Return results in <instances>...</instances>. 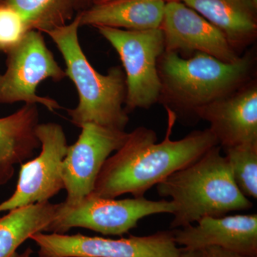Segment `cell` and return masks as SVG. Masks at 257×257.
<instances>
[{
	"instance_id": "13",
	"label": "cell",
	"mask_w": 257,
	"mask_h": 257,
	"mask_svg": "<svg viewBox=\"0 0 257 257\" xmlns=\"http://www.w3.org/2000/svg\"><path fill=\"white\" fill-rule=\"evenodd\" d=\"M178 246H219L243 256L257 257V214L207 216L197 224L172 229Z\"/></svg>"
},
{
	"instance_id": "20",
	"label": "cell",
	"mask_w": 257,
	"mask_h": 257,
	"mask_svg": "<svg viewBox=\"0 0 257 257\" xmlns=\"http://www.w3.org/2000/svg\"><path fill=\"white\" fill-rule=\"evenodd\" d=\"M29 31L23 19L5 2L0 1V52H9Z\"/></svg>"
},
{
	"instance_id": "9",
	"label": "cell",
	"mask_w": 257,
	"mask_h": 257,
	"mask_svg": "<svg viewBox=\"0 0 257 257\" xmlns=\"http://www.w3.org/2000/svg\"><path fill=\"white\" fill-rule=\"evenodd\" d=\"M36 134L41 152L22 164L16 189L0 204V213L48 202L64 189L62 165L68 145L63 128L57 123H42L37 125Z\"/></svg>"
},
{
	"instance_id": "1",
	"label": "cell",
	"mask_w": 257,
	"mask_h": 257,
	"mask_svg": "<svg viewBox=\"0 0 257 257\" xmlns=\"http://www.w3.org/2000/svg\"><path fill=\"white\" fill-rule=\"evenodd\" d=\"M167 111L168 126L165 140L157 143V133L145 126L128 133L123 146L103 165L93 194L106 199H116L125 194L145 197L152 187L219 145L209 128L172 140L171 135L177 117L172 111Z\"/></svg>"
},
{
	"instance_id": "17",
	"label": "cell",
	"mask_w": 257,
	"mask_h": 257,
	"mask_svg": "<svg viewBox=\"0 0 257 257\" xmlns=\"http://www.w3.org/2000/svg\"><path fill=\"white\" fill-rule=\"evenodd\" d=\"M58 204L37 203L8 211L0 217V257H13L32 235L47 231L57 214Z\"/></svg>"
},
{
	"instance_id": "11",
	"label": "cell",
	"mask_w": 257,
	"mask_h": 257,
	"mask_svg": "<svg viewBox=\"0 0 257 257\" xmlns=\"http://www.w3.org/2000/svg\"><path fill=\"white\" fill-rule=\"evenodd\" d=\"M160 29L165 52L179 55L201 52L227 63L241 57L219 29L182 2L166 3Z\"/></svg>"
},
{
	"instance_id": "2",
	"label": "cell",
	"mask_w": 257,
	"mask_h": 257,
	"mask_svg": "<svg viewBox=\"0 0 257 257\" xmlns=\"http://www.w3.org/2000/svg\"><path fill=\"white\" fill-rule=\"evenodd\" d=\"M255 64L253 51L233 63L201 52L184 58L165 51L157 63L162 84L159 102L176 117L194 116L197 109L229 95L253 79Z\"/></svg>"
},
{
	"instance_id": "5",
	"label": "cell",
	"mask_w": 257,
	"mask_h": 257,
	"mask_svg": "<svg viewBox=\"0 0 257 257\" xmlns=\"http://www.w3.org/2000/svg\"><path fill=\"white\" fill-rule=\"evenodd\" d=\"M119 56L126 77V112L150 109L159 102L162 84L157 63L165 52V38L160 28L134 31L96 27Z\"/></svg>"
},
{
	"instance_id": "23",
	"label": "cell",
	"mask_w": 257,
	"mask_h": 257,
	"mask_svg": "<svg viewBox=\"0 0 257 257\" xmlns=\"http://www.w3.org/2000/svg\"><path fill=\"white\" fill-rule=\"evenodd\" d=\"M32 253H33V251H32V248H28L22 253L17 252L13 257H31Z\"/></svg>"
},
{
	"instance_id": "22",
	"label": "cell",
	"mask_w": 257,
	"mask_h": 257,
	"mask_svg": "<svg viewBox=\"0 0 257 257\" xmlns=\"http://www.w3.org/2000/svg\"><path fill=\"white\" fill-rule=\"evenodd\" d=\"M92 5V0H77V11L82 12Z\"/></svg>"
},
{
	"instance_id": "7",
	"label": "cell",
	"mask_w": 257,
	"mask_h": 257,
	"mask_svg": "<svg viewBox=\"0 0 257 257\" xmlns=\"http://www.w3.org/2000/svg\"><path fill=\"white\" fill-rule=\"evenodd\" d=\"M6 55L7 69L0 73V104L23 101L42 104L50 111L62 109L58 101L37 94V87L43 81L50 79L57 82L67 77L47 47L42 32L29 30Z\"/></svg>"
},
{
	"instance_id": "15",
	"label": "cell",
	"mask_w": 257,
	"mask_h": 257,
	"mask_svg": "<svg viewBox=\"0 0 257 257\" xmlns=\"http://www.w3.org/2000/svg\"><path fill=\"white\" fill-rule=\"evenodd\" d=\"M39 123L37 104H25L13 114L0 117V186L8 183L15 166L23 164L41 147L36 130Z\"/></svg>"
},
{
	"instance_id": "19",
	"label": "cell",
	"mask_w": 257,
	"mask_h": 257,
	"mask_svg": "<svg viewBox=\"0 0 257 257\" xmlns=\"http://www.w3.org/2000/svg\"><path fill=\"white\" fill-rule=\"evenodd\" d=\"M235 183L243 195L257 199V143L224 148Z\"/></svg>"
},
{
	"instance_id": "8",
	"label": "cell",
	"mask_w": 257,
	"mask_h": 257,
	"mask_svg": "<svg viewBox=\"0 0 257 257\" xmlns=\"http://www.w3.org/2000/svg\"><path fill=\"white\" fill-rule=\"evenodd\" d=\"M30 239L38 246L39 257H179L180 253L172 229L119 239L38 232Z\"/></svg>"
},
{
	"instance_id": "25",
	"label": "cell",
	"mask_w": 257,
	"mask_h": 257,
	"mask_svg": "<svg viewBox=\"0 0 257 257\" xmlns=\"http://www.w3.org/2000/svg\"><path fill=\"white\" fill-rule=\"evenodd\" d=\"M0 1H3V0H0Z\"/></svg>"
},
{
	"instance_id": "21",
	"label": "cell",
	"mask_w": 257,
	"mask_h": 257,
	"mask_svg": "<svg viewBox=\"0 0 257 257\" xmlns=\"http://www.w3.org/2000/svg\"><path fill=\"white\" fill-rule=\"evenodd\" d=\"M179 257H249L240 255L219 246L187 248L180 247Z\"/></svg>"
},
{
	"instance_id": "24",
	"label": "cell",
	"mask_w": 257,
	"mask_h": 257,
	"mask_svg": "<svg viewBox=\"0 0 257 257\" xmlns=\"http://www.w3.org/2000/svg\"><path fill=\"white\" fill-rule=\"evenodd\" d=\"M110 1V0H92V5L101 4V3H106V2ZM166 3L172 1H182V0H165Z\"/></svg>"
},
{
	"instance_id": "12",
	"label": "cell",
	"mask_w": 257,
	"mask_h": 257,
	"mask_svg": "<svg viewBox=\"0 0 257 257\" xmlns=\"http://www.w3.org/2000/svg\"><path fill=\"white\" fill-rule=\"evenodd\" d=\"M221 148L257 143V81L252 79L229 95L196 111Z\"/></svg>"
},
{
	"instance_id": "18",
	"label": "cell",
	"mask_w": 257,
	"mask_h": 257,
	"mask_svg": "<svg viewBox=\"0 0 257 257\" xmlns=\"http://www.w3.org/2000/svg\"><path fill=\"white\" fill-rule=\"evenodd\" d=\"M16 10L29 30L47 33L72 20L77 0H3Z\"/></svg>"
},
{
	"instance_id": "14",
	"label": "cell",
	"mask_w": 257,
	"mask_h": 257,
	"mask_svg": "<svg viewBox=\"0 0 257 257\" xmlns=\"http://www.w3.org/2000/svg\"><path fill=\"white\" fill-rule=\"evenodd\" d=\"M216 26L240 52L256 41L257 0H182Z\"/></svg>"
},
{
	"instance_id": "3",
	"label": "cell",
	"mask_w": 257,
	"mask_h": 257,
	"mask_svg": "<svg viewBox=\"0 0 257 257\" xmlns=\"http://www.w3.org/2000/svg\"><path fill=\"white\" fill-rule=\"evenodd\" d=\"M156 186L159 195L170 198L175 206L171 229L194 224L207 216H224L253 207L235 183L219 145Z\"/></svg>"
},
{
	"instance_id": "4",
	"label": "cell",
	"mask_w": 257,
	"mask_h": 257,
	"mask_svg": "<svg viewBox=\"0 0 257 257\" xmlns=\"http://www.w3.org/2000/svg\"><path fill=\"white\" fill-rule=\"evenodd\" d=\"M80 27L77 14L70 23L46 33L62 54L67 77L78 92V105L67 109L70 121L78 127L91 122L124 130L130 117L124 106L126 95L124 69L115 66L106 74L99 73L91 65L79 43Z\"/></svg>"
},
{
	"instance_id": "16",
	"label": "cell",
	"mask_w": 257,
	"mask_h": 257,
	"mask_svg": "<svg viewBox=\"0 0 257 257\" xmlns=\"http://www.w3.org/2000/svg\"><path fill=\"white\" fill-rule=\"evenodd\" d=\"M165 0H110L79 12L80 26L142 31L160 28Z\"/></svg>"
},
{
	"instance_id": "10",
	"label": "cell",
	"mask_w": 257,
	"mask_h": 257,
	"mask_svg": "<svg viewBox=\"0 0 257 257\" xmlns=\"http://www.w3.org/2000/svg\"><path fill=\"white\" fill-rule=\"evenodd\" d=\"M74 145L68 146L62 161V175L67 197L64 203L72 205L92 194L96 179L112 152L127 140L125 130L86 123Z\"/></svg>"
},
{
	"instance_id": "6",
	"label": "cell",
	"mask_w": 257,
	"mask_h": 257,
	"mask_svg": "<svg viewBox=\"0 0 257 257\" xmlns=\"http://www.w3.org/2000/svg\"><path fill=\"white\" fill-rule=\"evenodd\" d=\"M171 201H154L145 197L106 199L92 194L72 205L58 204L57 214L47 231L64 234L74 227L90 229L104 235L121 236L138 226L139 221L157 214H172Z\"/></svg>"
}]
</instances>
